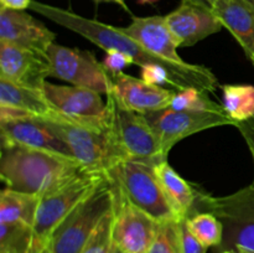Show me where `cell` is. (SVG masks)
Masks as SVG:
<instances>
[{
	"label": "cell",
	"mask_w": 254,
	"mask_h": 253,
	"mask_svg": "<svg viewBox=\"0 0 254 253\" xmlns=\"http://www.w3.org/2000/svg\"><path fill=\"white\" fill-rule=\"evenodd\" d=\"M30 9L39 12L40 15L47 17L51 21L56 22L60 26L66 27L67 30L81 35L82 37L93 42L104 51L118 50V51L124 52L129 57H131L134 63L138 66L143 67L150 63H159L168 67L185 89L193 87L206 93H215L218 88H221L217 77L210 68L201 64L189 63V62L186 64H176L165 61L161 57L144 49L138 41L127 35L122 30V27L112 26L98 20L77 15L69 10L35 1V0L31 1Z\"/></svg>",
	"instance_id": "1"
},
{
	"label": "cell",
	"mask_w": 254,
	"mask_h": 253,
	"mask_svg": "<svg viewBox=\"0 0 254 253\" xmlns=\"http://www.w3.org/2000/svg\"><path fill=\"white\" fill-rule=\"evenodd\" d=\"M84 171L74 158L41 149L1 145L0 178L5 188L44 197Z\"/></svg>",
	"instance_id": "2"
},
{
	"label": "cell",
	"mask_w": 254,
	"mask_h": 253,
	"mask_svg": "<svg viewBox=\"0 0 254 253\" xmlns=\"http://www.w3.org/2000/svg\"><path fill=\"white\" fill-rule=\"evenodd\" d=\"M117 192L116 181L108 174L57 226L47 245L51 253H81L104 216L113 210Z\"/></svg>",
	"instance_id": "3"
},
{
	"label": "cell",
	"mask_w": 254,
	"mask_h": 253,
	"mask_svg": "<svg viewBox=\"0 0 254 253\" xmlns=\"http://www.w3.org/2000/svg\"><path fill=\"white\" fill-rule=\"evenodd\" d=\"M151 164L138 160H123L108 171L121 192L139 210L160 223L179 220L156 178Z\"/></svg>",
	"instance_id": "4"
},
{
	"label": "cell",
	"mask_w": 254,
	"mask_h": 253,
	"mask_svg": "<svg viewBox=\"0 0 254 253\" xmlns=\"http://www.w3.org/2000/svg\"><path fill=\"white\" fill-rule=\"evenodd\" d=\"M108 176V173L82 171L54 192L40 198L34 223L31 253H40L47 247L57 226Z\"/></svg>",
	"instance_id": "5"
},
{
	"label": "cell",
	"mask_w": 254,
	"mask_h": 253,
	"mask_svg": "<svg viewBox=\"0 0 254 253\" xmlns=\"http://www.w3.org/2000/svg\"><path fill=\"white\" fill-rule=\"evenodd\" d=\"M112 139L123 160H138L156 165L168 160L160 143L145 116L128 111L116 102L112 93L107 96Z\"/></svg>",
	"instance_id": "6"
},
{
	"label": "cell",
	"mask_w": 254,
	"mask_h": 253,
	"mask_svg": "<svg viewBox=\"0 0 254 253\" xmlns=\"http://www.w3.org/2000/svg\"><path fill=\"white\" fill-rule=\"evenodd\" d=\"M42 121L68 146L72 158L78 161L84 171L108 173L123 161L109 130H96L61 118Z\"/></svg>",
	"instance_id": "7"
},
{
	"label": "cell",
	"mask_w": 254,
	"mask_h": 253,
	"mask_svg": "<svg viewBox=\"0 0 254 253\" xmlns=\"http://www.w3.org/2000/svg\"><path fill=\"white\" fill-rule=\"evenodd\" d=\"M42 92L64 121L101 131H108L111 128L108 104L98 92L47 81Z\"/></svg>",
	"instance_id": "8"
},
{
	"label": "cell",
	"mask_w": 254,
	"mask_h": 253,
	"mask_svg": "<svg viewBox=\"0 0 254 253\" xmlns=\"http://www.w3.org/2000/svg\"><path fill=\"white\" fill-rule=\"evenodd\" d=\"M46 56L51 77L106 96L113 91V76L93 52L52 44Z\"/></svg>",
	"instance_id": "9"
},
{
	"label": "cell",
	"mask_w": 254,
	"mask_h": 253,
	"mask_svg": "<svg viewBox=\"0 0 254 253\" xmlns=\"http://www.w3.org/2000/svg\"><path fill=\"white\" fill-rule=\"evenodd\" d=\"M160 143L161 151L165 156L183 139L221 126H235L227 114L217 112L175 111L173 108L149 112L144 114Z\"/></svg>",
	"instance_id": "10"
},
{
	"label": "cell",
	"mask_w": 254,
	"mask_h": 253,
	"mask_svg": "<svg viewBox=\"0 0 254 253\" xmlns=\"http://www.w3.org/2000/svg\"><path fill=\"white\" fill-rule=\"evenodd\" d=\"M160 225L159 221L129 202L118 188L112 228L114 247L124 253H148Z\"/></svg>",
	"instance_id": "11"
},
{
	"label": "cell",
	"mask_w": 254,
	"mask_h": 253,
	"mask_svg": "<svg viewBox=\"0 0 254 253\" xmlns=\"http://www.w3.org/2000/svg\"><path fill=\"white\" fill-rule=\"evenodd\" d=\"M1 145H19L71 155L68 146L46 126L42 119L11 109L0 108Z\"/></svg>",
	"instance_id": "12"
},
{
	"label": "cell",
	"mask_w": 254,
	"mask_h": 253,
	"mask_svg": "<svg viewBox=\"0 0 254 253\" xmlns=\"http://www.w3.org/2000/svg\"><path fill=\"white\" fill-rule=\"evenodd\" d=\"M46 77H51L46 55L7 42H0V78L42 91Z\"/></svg>",
	"instance_id": "13"
},
{
	"label": "cell",
	"mask_w": 254,
	"mask_h": 253,
	"mask_svg": "<svg viewBox=\"0 0 254 253\" xmlns=\"http://www.w3.org/2000/svg\"><path fill=\"white\" fill-rule=\"evenodd\" d=\"M113 76V91L117 103L128 111L145 114L170 107L176 92L151 84L124 72Z\"/></svg>",
	"instance_id": "14"
},
{
	"label": "cell",
	"mask_w": 254,
	"mask_h": 253,
	"mask_svg": "<svg viewBox=\"0 0 254 253\" xmlns=\"http://www.w3.org/2000/svg\"><path fill=\"white\" fill-rule=\"evenodd\" d=\"M165 19L180 47L193 46L223 29L211 6L192 1H181L178 9L165 15Z\"/></svg>",
	"instance_id": "15"
},
{
	"label": "cell",
	"mask_w": 254,
	"mask_h": 253,
	"mask_svg": "<svg viewBox=\"0 0 254 253\" xmlns=\"http://www.w3.org/2000/svg\"><path fill=\"white\" fill-rule=\"evenodd\" d=\"M56 34L25 10L0 7V42L16 45L47 55Z\"/></svg>",
	"instance_id": "16"
},
{
	"label": "cell",
	"mask_w": 254,
	"mask_h": 253,
	"mask_svg": "<svg viewBox=\"0 0 254 253\" xmlns=\"http://www.w3.org/2000/svg\"><path fill=\"white\" fill-rule=\"evenodd\" d=\"M127 35L133 37L145 50L161 57L163 60L176 64H186L188 62L178 54L180 44L171 32L165 16L138 17L133 16L130 24L122 27Z\"/></svg>",
	"instance_id": "17"
},
{
	"label": "cell",
	"mask_w": 254,
	"mask_h": 253,
	"mask_svg": "<svg viewBox=\"0 0 254 253\" xmlns=\"http://www.w3.org/2000/svg\"><path fill=\"white\" fill-rule=\"evenodd\" d=\"M211 9L254 63V5L247 0H215Z\"/></svg>",
	"instance_id": "18"
},
{
	"label": "cell",
	"mask_w": 254,
	"mask_h": 253,
	"mask_svg": "<svg viewBox=\"0 0 254 253\" xmlns=\"http://www.w3.org/2000/svg\"><path fill=\"white\" fill-rule=\"evenodd\" d=\"M0 108L11 109L40 119L60 117L46 99L44 92L19 86L5 78H0Z\"/></svg>",
	"instance_id": "19"
},
{
	"label": "cell",
	"mask_w": 254,
	"mask_h": 253,
	"mask_svg": "<svg viewBox=\"0 0 254 253\" xmlns=\"http://www.w3.org/2000/svg\"><path fill=\"white\" fill-rule=\"evenodd\" d=\"M156 178L164 193L180 218L190 217L193 213L198 191L185 180L168 160H163L154 166Z\"/></svg>",
	"instance_id": "20"
},
{
	"label": "cell",
	"mask_w": 254,
	"mask_h": 253,
	"mask_svg": "<svg viewBox=\"0 0 254 253\" xmlns=\"http://www.w3.org/2000/svg\"><path fill=\"white\" fill-rule=\"evenodd\" d=\"M40 197L4 188L0 192V222H21L34 227Z\"/></svg>",
	"instance_id": "21"
},
{
	"label": "cell",
	"mask_w": 254,
	"mask_h": 253,
	"mask_svg": "<svg viewBox=\"0 0 254 253\" xmlns=\"http://www.w3.org/2000/svg\"><path fill=\"white\" fill-rule=\"evenodd\" d=\"M222 107L233 123L254 118L253 84H221Z\"/></svg>",
	"instance_id": "22"
},
{
	"label": "cell",
	"mask_w": 254,
	"mask_h": 253,
	"mask_svg": "<svg viewBox=\"0 0 254 253\" xmlns=\"http://www.w3.org/2000/svg\"><path fill=\"white\" fill-rule=\"evenodd\" d=\"M34 227L21 222H0V253H31Z\"/></svg>",
	"instance_id": "23"
},
{
	"label": "cell",
	"mask_w": 254,
	"mask_h": 253,
	"mask_svg": "<svg viewBox=\"0 0 254 253\" xmlns=\"http://www.w3.org/2000/svg\"><path fill=\"white\" fill-rule=\"evenodd\" d=\"M188 223L193 235L206 247H221L223 242L225 228H223L222 221L215 213L210 211L196 212L188 217Z\"/></svg>",
	"instance_id": "24"
},
{
	"label": "cell",
	"mask_w": 254,
	"mask_h": 253,
	"mask_svg": "<svg viewBox=\"0 0 254 253\" xmlns=\"http://www.w3.org/2000/svg\"><path fill=\"white\" fill-rule=\"evenodd\" d=\"M169 108H173L175 111L217 112V113L225 112L222 104L212 101L206 92L198 88H193V87L175 93Z\"/></svg>",
	"instance_id": "25"
},
{
	"label": "cell",
	"mask_w": 254,
	"mask_h": 253,
	"mask_svg": "<svg viewBox=\"0 0 254 253\" xmlns=\"http://www.w3.org/2000/svg\"><path fill=\"white\" fill-rule=\"evenodd\" d=\"M113 218L114 207L111 212L104 216L103 220L101 221V223L81 253H112V248H113V240H112Z\"/></svg>",
	"instance_id": "26"
},
{
	"label": "cell",
	"mask_w": 254,
	"mask_h": 253,
	"mask_svg": "<svg viewBox=\"0 0 254 253\" xmlns=\"http://www.w3.org/2000/svg\"><path fill=\"white\" fill-rule=\"evenodd\" d=\"M175 230L179 253H206L207 247L190 230L188 217L176 220Z\"/></svg>",
	"instance_id": "27"
},
{
	"label": "cell",
	"mask_w": 254,
	"mask_h": 253,
	"mask_svg": "<svg viewBox=\"0 0 254 253\" xmlns=\"http://www.w3.org/2000/svg\"><path fill=\"white\" fill-rule=\"evenodd\" d=\"M148 253H179L175 221L161 223L160 230Z\"/></svg>",
	"instance_id": "28"
},
{
	"label": "cell",
	"mask_w": 254,
	"mask_h": 253,
	"mask_svg": "<svg viewBox=\"0 0 254 253\" xmlns=\"http://www.w3.org/2000/svg\"><path fill=\"white\" fill-rule=\"evenodd\" d=\"M102 63L109 73L118 74L122 73L123 69L127 68L129 64L134 63V61L131 57H129L124 52L118 51V50H108V51H106V56H104Z\"/></svg>",
	"instance_id": "29"
},
{
	"label": "cell",
	"mask_w": 254,
	"mask_h": 253,
	"mask_svg": "<svg viewBox=\"0 0 254 253\" xmlns=\"http://www.w3.org/2000/svg\"><path fill=\"white\" fill-rule=\"evenodd\" d=\"M233 126H236L238 129V131L242 134L243 139H245L246 144H247L248 149H250L251 154H252L254 163V118H251L245 122H238V123H235ZM251 186L254 188V179Z\"/></svg>",
	"instance_id": "30"
},
{
	"label": "cell",
	"mask_w": 254,
	"mask_h": 253,
	"mask_svg": "<svg viewBox=\"0 0 254 253\" xmlns=\"http://www.w3.org/2000/svg\"><path fill=\"white\" fill-rule=\"evenodd\" d=\"M32 0H0L1 7L10 10H26L30 9Z\"/></svg>",
	"instance_id": "31"
},
{
	"label": "cell",
	"mask_w": 254,
	"mask_h": 253,
	"mask_svg": "<svg viewBox=\"0 0 254 253\" xmlns=\"http://www.w3.org/2000/svg\"><path fill=\"white\" fill-rule=\"evenodd\" d=\"M94 1H96L97 4H99V2H113V4L119 5L122 9H124L127 12H129V14H130V9H129L128 5H127L126 0H94Z\"/></svg>",
	"instance_id": "32"
},
{
	"label": "cell",
	"mask_w": 254,
	"mask_h": 253,
	"mask_svg": "<svg viewBox=\"0 0 254 253\" xmlns=\"http://www.w3.org/2000/svg\"><path fill=\"white\" fill-rule=\"evenodd\" d=\"M181 1H192V2H196V4L203 5V6H211V5L207 2V0H181Z\"/></svg>",
	"instance_id": "33"
},
{
	"label": "cell",
	"mask_w": 254,
	"mask_h": 253,
	"mask_svg": "<svg viewBox=\"0 0 254 253\" xmlns=\"http://www.w3.org/2000/svg\"><path fill=\"white\" fill-rule=\"evenodd\" d=\"M156 1H159V0H138L139 4H154Z\"/></svg>",
	"instance_id": "34"
},
{
	"label": "cell",
	"mask_w": 254,
	"mask_h": 253,
	"mask_svg": "<svg viewBox=\"0 0 254 253\" xmlns=\"http://www.w3.org/2000/svg\"><path fill=\"white\" fill-rule=\"evenodd\" d=\"M112 253H124V252H122L121 250H118V248L113 246V248H112Z\"/></svg>",
	"instance_id": "35"
},
{
	"label": "cell",
	"mask_w": 254,
	"mask_h": 253,
	"mask_svg": "<svg viewBox=\"0 0 254 253\" xmlns=\"http://www.w3.org/2000/svg\"><path fill=\"white\" fill-rule=\"evenodd\" d=\"M40 253H51V251H50L49 247H46V248H44V250H42Z\"/></svg>",
	"instance_id": "36"
},
{
	"label": "cell",
	"mask_w": 254,
	"mask_h": 253,
	"mask_svg": "<svg viewBox=\"0 0 254 253\" xmlns=\"http://www.w3.org/2000/svg\"><path fill=\"white\" fill-rule=\"evenodd\" d=\"M220 253H235V252H232V251H221Z\"/></svg>",
	"instance_id": "37"
},
{
	"label": "cell",
	"mask_w": 254,
	"mask_h": 253,
	"mask_svg": "<svg viewBox=\"0 0 254 253\" xmlns=\"http://www.w3.org/2000/svg\"><path fill=\"white\" fill-rule=\"evenodd\" d=\"M247 1H250V2H251V4H252V5H254V0H247Z\"/></svg>",
	"instance_id": "38"
},
{
	"label": "cell",
	"mask_w": 254,
	"mask_h": 253,
	"mask_svg": "<svg viewBox=\"0 0 254 253\" xmlns=\"http://www.w3.org/2000/svg\"><path fill=\"white\" fill-rule=\"evenodd\" d=\"M213 1H215V0H208V2H210V5H212Z\"/></svg>",
	"instance_id": "39"
},
{
	"label": "cell",
	"mask_w": 254,
	"mask_h": 253,
	"mask_svg": "<svg viewBox=\"0 0 254 253\" xmlns=\"http://www.w3.org/2000/svg\"><path fill=\"white\" fill-rule=\"evenodd\" d=\"M207 2H208V0H207ZM208 4H210V2H208Z\"/></svg>",
	"instance_id": "40"
},
{
	"label": "cell",
	"mask_w": 254,
	"mask_h": 253,
	"mask_svg": "<svg viewBox=\"0 0 254 253\" xmlns=\"http://www.w3.org/2000/svg\"><path fill=\"white\" fill-rule=\"evenodd\" d=\"M252 64H253V66H254V63H252Z\"/></svg>",
	"instance_id": "41"
}]
</instances>
